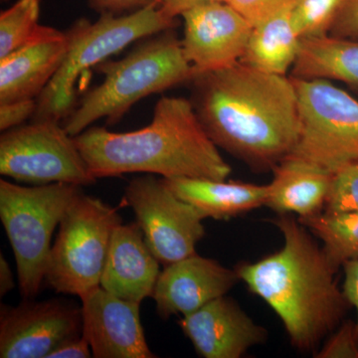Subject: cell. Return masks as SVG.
<instances>
[{"mask_svg":"<svg viewBox=\"0 0 358 358\" xmlns=\"http://www.w3.org/2000/svg\"><path fill=\"white\" fill-rule=\"evenodd\" d=\"M122 223L117 208L79 193L59 224L45 281L56 293L82 296L101 286L110 241Z\"/></svg>","mask_w":358,"mask_h":358,"instance_id":"cell-7","label":"cell"},{"mask_svg":"<svg viewBox=\"0 0 358 358\" xmlns=\"http://www.w3.org/2000/svg\"><path fill=\"white\" fill-rule=\"evenodd\" d=\"M102 83L90 90L61 124L76 136L100 119L115 124L143 99L162 93L194 76L173 29L141 40L126 57L103 61L96 67Z\"/></svg>","mask_w":358,"mask_h":358,"instance_id":"cell-4","label":"cell"},{"mask_svg":"<svg viewBox=\"0 0 358 358\" xmlns=\"http://www.w3.org/2000/svg\"><path fill=\"white\" fill-rule=\"evenodd\" d=\"M159 7L167 17L176 20L195 7L211 2H228V0H159Z\"/></svg>","mask_w":358,"mask_h":358,"instance_id":"cell-33","label":"cell"},{"mask_svg":"<svg viewBox=\"0 0 358 358\" xmlns=\"http://www.w3.org/2000/svg\"><path fill=\"white\" fill-rule=\"evenodd\" d=\"M83 331L81 306L63 299L0 308V357L48 358Z\"/></svg>","mask_w":358,"mask_h":358,"instance_id":"cell-11","label":"cell"},{"mask_svg":"<svg viewBox=\"0 0 358 358\" xmlns=\"http://www.w3.org/2000/svg\"><path fill=\"white\" fill-rule=\"evenodd\" d=\"M93 357L88 339L83 334L71 339L54 350L48 358H89Z\"/></svg>","mask_w":358,"mask_h":358,"instance_id":"cell-32","label":"cell"},{"mask_svg":"<svg viewBox=\"0 0 358 358\" xmlns=\"http://www.w3.org/2000/svg\"><path fill=\"white\" fill-rule=\"evenodd\" d=\"M37 109V99L13 101L0 103V129L16 128L32 119Z\"/></svg>","mask_w":358,"mask_h":358,"instance_id":"cell-28","label":"cell"},{"mask_svg":"<svg viewBox=\"0 0 358 358\" xmlns=\"http://www.w3.org/2000/svg\"><path fill=\"white\" fill-rule=\"evenodd\" d=\"M343 0H296L292 9L294 29L301 39L329 34Z\"/></svg>","mask_w":358,"mask_h":358,"instance_id":"cell-24","label":"cell"},{"mask_svg":"<svg viewBox=\"0 0 358 358\" xmlns=\"http://www.w3.org/2000/svg\"><path fill=\"white\" fill-rule=\"evenodd\" d=\"M2 1H7V0H2Z\"/></svg>","mask_w":358,"mask_h":358,"instance_id":"cell-35","label":"cell"},{"mask_svg":"<svg viewBox=\"0 0 358 358\" xmlns=\"http://www.w3.org/2000/svg\"><path fill=\"white\" fill-rule=\"evenodd\" d=\"M75 141L96 179L140 173L224 180L232 171L205 131L192 101L182 96L160 98L145 128L114 133L93 127Z\"/></svg>","mask_w":358,"mask_h":358,"instance_id":"cell-3","label":"cell"},{"mask_svg":"<svg viewBox=\"0 0 358 358\" xmlns=\"http://www.w3.org/2000/svg\"><path fill=\"white\" fill-rule=\"evenodd\" d=\"M192 102L212 141L258 171H272L293 152L300 131L292 77L243 63L194 74Z\"/></svg>","mask_w":358,"mask_h":358,"instance_id":"cell-1","label":"cell"},{"mask_svg":"<svg viewBox=\"0 0 358 358\" xmlns=\"http://www.w3.org/2000/svg\"><path fill=\"white\" fill-rule=\"evenodd\" d=\"M178 326L203 358H240L268 338L267 329L227 296L181 317Z\"/></svg>","mask_w":358,"mask_h":358,"instance_id":"cell-14","label":"cell"},{"mask_svg":"<svg viewBox=\"0 0 358 358\" xmlns=\"http://www.w3.org/2000/svg\"><path fill=\"white\" fill-rule=\"evenodd\" d=\"M292 9L254 26L240 62L268 74L287 76L301 44L292 20Z\"/></svg>","mask_w":358,"mask_h":358,"instance_id":"cell-21","label":"cell"},{"mask_svg":"<svg viewBox=\"0 0 358 358\" xmlns=\"http://www.w3.org/2000/svg\"><path fill=\"white\" fill-rule=\"evenodd\" d=\"M183 53L194 74L240 62L253 26L228 2H211L182 15Z\"/></svg>","mask_w":358,"mask_h":358,"instance_id":"cell-12","label":"cell"},{"mask_svg":"<svg viewBox=\"0 0 358 358\" xmlns=\"http://www.w3.org/2000/svg\"><path fill=\"white\" fill-rule=\"evenodd\" d=\"M343 268L345 273L343 291L350 307L355 308L357 312L355 326L358 341V259L343 264Z\"/></svg>","mask_w":358,"mask_h":358,"instance_id":"cell-31","label":"cell"},{"mask_svg":"<svg viewBox=\"0 0 358 358\" xmlns=\"http://www.w3.org/2000/svg\"><path fill=\"white\" fill-rule=\"evenodd\" d=\"M179 197L199 209L205 219L229 220L265 206L268 185L209 178H164Z\"/></svg>","mask_w":358,"mask_h":358,"instance_id":"cell-19","label":"cell"},{"mask_svg":"<svg viewBox=\"0 0 358 358\" xmlns=\"http://www.w3.org/2000/svg\"><path fill=\"white\" fill-rule=\"evenodd\" d=\"M240 281L235 268L199 256L187 257L166 265L160 272L152 299L162 320L186 317L220 296Z\"/></svg>","mask_w":358,"mask_h":358,"instance_id":"cell-15","label":"cell"},{"mask_svg":"<svg viewBox=\"0 0 358 358\" xmlns=\"http://www.w3.org/2000/svg\"><path fill=\"white\" fill-rule=\"evenodd\" d=\"M0 173L32 185H92L96 178L61 122L31 121L2 131Z\"/></svg>","mask_w":358,"mask_h":358,"instance_id":"cell-9","label":"cell"},{"mask_svg":"<svg viewBox=\"0 0 358 358\" xmlns=\"http://www.w3.org/2000/svg\"><path fill=\"white\" fill-rule=\"evenodd\" d=\"M329 35L358 40V0H343L329 29Z\"/></svg>","mask_w":358,"mask_h":358,"instance_id":"cell-29","label":"cell"},{"mask_svg":"<svg viewBox=\"0 0 358 358\" xmlns=\"http://www.w3.org/2000/svg\"><path fill=\"white\" fill-rule=\"evenodd\" d=\"M159 264L140 226L122 223L113 234L101 287L122 300L141 303L154 294Z\"/></svg>","mask_w":358,"mask_h":358,"instance_id":"cell-17","label":"cell"},{"mask_svg":"<svg viewBox=\"0 0 358 358\" xmlns=\"http://www.w3.org/2000/svg\"><path fill=\"white\" fill-rule=\"evenodd\" d=\"M82 186H22L0 180V218L13 247L23 299H34L45 281L52 236Z\"/></svg>","mask_w":358,"mask_h":358,"instance_id":"cell-6","label":"cell"},{"mask_svg":"<svg viewBox=\"0 0 358 358\" xmlns=\"http://www.w3.org/2000/svg\"><path fill=\"white\" fill-rule=\"evenodd\" d=\"M40 1L17 0L0 14V59L17 50L37 31Z\"/></svg>","mask_w":358,"mask_h":358,"instance_id":"cell-23","label":"cell"},{"mask_svg":"<svg viewBox=\"0 0 358 358\" xmlns=\"http://www.w3.org/2000/svg\"><path fill=\"white\" fill-rule=\"evenodd\" d=\"M273 173L266 207L277 214H296L299 219L324 210L333 174L293 155L282 159Z\"/></svg>","mask_w":358,"mask_h":358,"instance_id":"cell-18","label":"cell"},{"mask_svg":"<svg viewBox=\"0 0 358 358\" xmlns=\"http://www.w3.org/2000/svg\"><path fill=\"white\" fill-rule=\"evenodd\" d=\"M296 2V0H228V3L253 27L282 11L293 8Z\"/></svg>","mask_w":358,"mask_h":358,"instance_id":"cell-27","label":"cell"},{"mask_svg":"<svg viewBox=\"0 0 358 358\" xmlns=\"http://www.w3.org/2000/svg\"><path fill=\"white\" fill-rule=\"evenodd\" d=\"M315 358H358L355 322L343 320L313 355Z\"/></svg>","mask_w":358,"mask_h":358,"instance_id":"cell-26","label":"cell"},{"mask_svg":"<svg viewBox=\"0 0 358 358\" xmlns=\"http://www.w3.org/2000/svg\"><path fill=\"white\" fill-rule=\"evenodd\" d=\"M15 288V282L10 265L4 258L3 254H0V296H3L10 293Z\"/></svg>","mask_w":358,"mask_h":358,"instance_id":"cell-34","label":"cell"},{"mask_svg":"<svg viewBox=\"0 0 358 358\" xmlns=\"http://www.w3.org/2000/svg\"><path fill=\"white\" fill-rule=\"evenodd\" d=\"M299 221L322 243V250L336 271L358 259V211H322Z\"/></svg>","mask_w":358,"mask_h":358,"instance_id":"cell-22","label":"cell"},{"mask_svg":"<svg viewBox=\"0 0 358 358\" xmlns=\"http://www.w3.org/2000/svg\"><path fill=\"white\" fill-rule=\"evenodd\" d=\"M272 222L284 239L282 248L234 268L240 281L281 320L292 346L315 355L350 306L336 282L338 271L308 228L289 214H278Z\"/></svg>","mask_w":358,"mask_h":358,"instance_id":"cell-2","label":"cell"},{"mask_svg":"<svg viewBox=\"0 0 358 358\" xmlns=\"http://www.w3.org/2000/svg\"><path fill=\"white\" fill-rule=\"evenodd\" d=\"M81 299L82 334L95 358H155L141 322V303L122 300L102 287Z\"/></svg>","mask_w":358,"mask_h":358,"instance_id":"cell-13","label":"cell"},{"mask_svg":"<svg viewBox=\"0 0 358 358\" xmlns=\"http://www.w3.org/2000/svg\"><path fill=\"white\" fill-rule=\"evenodd\" d=\"M291 77L334 80L358 93V40L329 34L301 39Z\"/></svg>","mask_w":358,"mask_h":358,"instance_id":"cell-20","label":"cell"},{"mask_svg":"<svg viewBox=\"0 0 358 358\" xmlns=\"http://www.w3.org/2000/svg\"><path fill=\"white\" fill-rule=\"evenodd\" d=\"M324 211H358V160L331 176Z\"/></svg>","mask_w":358,"mask_h":358,"instance_id":"cell-25","label":"cell"},{"mask_svg":"<svg viewBox=\"0 0 358 358\" xmlns=\"http://www.w3.org/2000/svg\"><path fill=\"white\" fill-rule=\"evenodd\" d=\"M122 206L131 207L148 246L164 266L196 254L205 236L203 214L179 199L164 178L147 174L129 181Z\"/></svg>","mask_w":358,"mask_h":358,"instance_id":"cell-10","label":"cell"},{"mask_svg":"<svg viewBox=\"0 0 358 358\" xmlns=\"http://www.w3.org/2000/svg\"><path fill=\"white\" fill-rule=\"evenodd\" d=\"M294 80L300 131L289 155L334 174L358 160V101L329 80Z\"/></svg>","mask_w":358,"mask_h":358,"instance_id":"cell-8","label":"cell"},{"mask_svg":"<svg viewBox=\"0 0 358 358\" xmlns=\"http://www.w3.org/2000/svg\"><path fill=\"white\" fill-rule=\"evenodd\" d=\"M157 1L159 0H89V4L94 10L100 14L122 15L134 13Z\"/></svg>","mask_w":358,"mask_h":358,"instance_id":"cell-30","label":"cell"},{"mask_svg":"<svg viewBox=\"0 0 358 358\" xmlns=\"http://www.w3.org/2000/svg\"><path fill=\"white\" fill-rule=\"evenodd\" d=\"M176 20L167 17L154 2L134 13H102L95 22L77 20L66 31L68 50L62 65L37 99L31 121L62 122L76 107L77 81L92 67L124 50L133 42L173 29Z\"/></svg>","mask_w":358,"mask_h":358,"instance_id":"cell-5","label":"cell"},{"mask_svg":"<svg viewBox=\"0 0 358 358\" xmlns=\"http://www.w3.org/2000/svg\"><path fill=\"white\" fill-rule=\"evenodd\" d=\"M67 50V33L39 25L29 41L0 59V103L38 99Z\"/></svg>","mask_w":358,"mask_h":358,"instance_id":"cell-16","label":"cell"}]
</instances>
